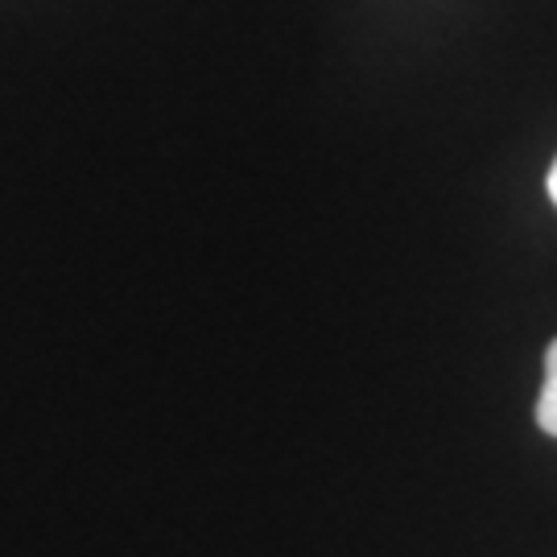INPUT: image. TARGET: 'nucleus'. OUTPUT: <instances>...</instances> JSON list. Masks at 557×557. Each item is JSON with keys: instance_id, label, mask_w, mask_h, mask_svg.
I'll list each match as a JSON object with an SVG mask.
<instances>
[{"instance_id": "2", "label": "nucleus", "mask_w": 557, "mask_h": 557, "mask_svg": "<svg viewBox=\"0 0 557 557\" xmlns=\"http://www.w3.org/2000/svg\"><path fill=\"white\" fill-rule=\"evenodd\" d=\"M545 186H549V199L557 202V161L549 165V178H545Z\"/></svg>"}, {"instance_id": "1", "label": "nucleus", "mask_w": 557, "mask_h": 557, "mask_svg": "<svg viewBox=\"0 0 557 557\" xmlns=\"http://www.w3.org/2000/svg\"><path fill=\"white\" fill-rule=\"evenodd\" d=\"M537 425L557 438V338L545 351V380H541V397H537Z\"/></svg>"}]
</instances>
